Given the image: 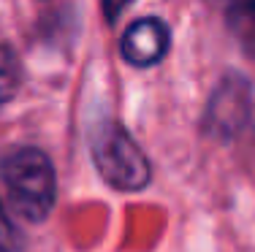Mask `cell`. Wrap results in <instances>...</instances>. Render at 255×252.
Instances as JSON below:
<instances>
[{"label": "cell", "mask_w": 255, "mask_h": 252, "mask_svg": "<svg viewBox=\"0 0 255 252\" xmlns=\"http://www.w3.org/2000/svg\"><path fill=\"white\" fill-rule=\"evenodd\" d=\"M0 176L19 217L27 223H44L49 217L57 195V179L46 152L35 147L14 149L0 163Z\"/></svg>", "instance_id": "cell-1"}, {"label": "cell", "mask_w": 255, "mask_h": 252, "mask_svg": "<svg viewBox=\"0 0 255 252\" xmlns=\"http://www.w3.org/2000/svg\"><path fill=\"white\" fill-rule=\"evenodd\" d=\"M93 160L95 168L114 190L136 193L149 184L152 168L144 158L141 147L128 136L117 122H103L93 136Z\"/></svg>", "instance_id": "cell-2"}, {"label": "cell", "mask_w": 255, "mask_h": 252, "mask_svg": "<svg viewBox=\"0 0 255 252\" xmlns=\"http://www.w3.org/2000/svg\"><path fill=\"white\" fill-rule=\"evenodd\" d=\"M168 46H171V33H168L166 22L155 19V16L133 22L123 35V57L125 63L136 65V68H149V65L160 63Z\"/></svg>", "instance_id": "cell-3"}, {"label": "cell", "mask_w": 255, "mask_h": 252, "mask_svg": "<svg viewBox=\"0 0 255 252\" xmlns=\"http://www.w3.org/2000/svg\"><path fill=\"white\" fill-rule=\"evenodd\" d=\"M247 100H250V89H247L245 79L223 82L217 92L212 95L209 111H206V122H209L212 133L220 139H231L247 117Z\"/></svg>", "instance_id": "cell-4"}, {"label": "cell", "mask_w": 255, "mask_h": 252, "mask_svg": "<svg viewBox=\"0 0 255 252\" xmlns=\"http://www.w3.org/2000/svg\"><path fill=\"white\" fill-rule=\"evenodd\" d=\"M226 19L242 52L255 60V0H228Z\"/></svg>", "instance_id": "cell-5"}, {"label": "cell", "mask_w": 255, "mask_h": 252, "mask_svg": "<svg viewBox=\"0 0 255 252\" xmlns=\"http://www.w3.org/2000/svg\"><path fill=\"white\" fill-rule=\"evenodd\" d=\"M19 87V63L8 46H0V103L11 98Z\"/></svg>", "instance_id": "cell-6"}, {"label": "cell", "mask_w": 255, "mask_h": 252, "mask_svg": "<svg viewBox=\"0 0 255 252\" xmlns=\"http://www.w3.org/2000/svg\"><path fill=\"white\" fill-rule=\"evenodd\" d=\"M14 247H16L14 225H11L8 217H5V209L0 206V252H14Z\"/></svg>", "instance_id": "cell-7"}, {"label": "cell", "mask_w": 255, "mask_h": 252, "mask_svg": "<svg viewBox=\"0 0 255 252\" xmlns=\"http://www.w3.org/2000/svg\"><path fill=\"white\" fill-rule=\"evenodd\" d=\"M101 3H103V16H106V22H117L120 16H123V11L130 3H136V0H101Z\"/></svg>", "instance_id": "cell-8"}]
</instances>
